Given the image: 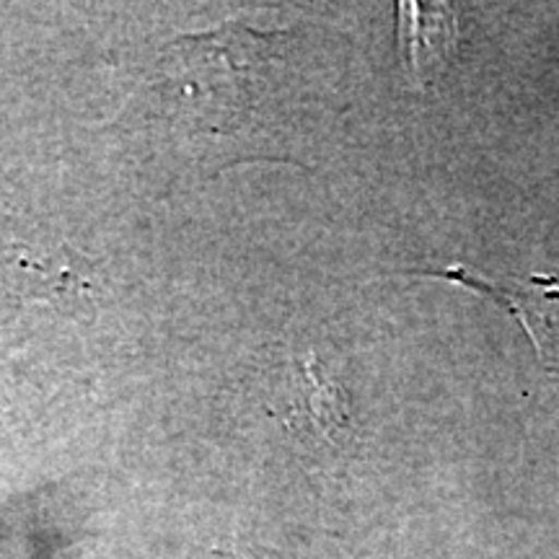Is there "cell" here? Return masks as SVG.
<instances>
[{
  "label": "cell",
  "mask_w": 559,
  "mask_h": 559,
  "mask_svg": "<svg viewBox=\"0 0 559 559\" xmlns=\"http://www.w3.org/2000/svg\"><path fill=\"white\" fill-rule=\"evenodd\" d=\"M347 417V391L330 379L326 370H321L313 355L298 360L293 368V400L290 415L285 417V423H290V428L313 430L330 438L332 432L345 428Z\"/></svg>",
  "instance_id": "1"
},
{
  "label": "cell",
  "mask_w": 559,
  "mask_h": 559,
  "mask_svg": "<svg viewBox=\"0 0 559 559\" xmlns=\"http://www.w3.org/2000/svg\"><path fill=\"white\" fill-rule=\"evenodd\" d=\"M187 559H249L247 555H239V551H223V549H210V551H198V555Z\"/></svg>",
  "instance_id": "2"
}]
</instances>
